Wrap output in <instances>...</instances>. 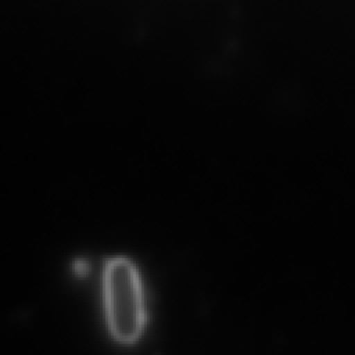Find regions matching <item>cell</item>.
I'll use <instances>...</instances> for the list:
<instances>
[{
    "instance_id": "obj_1",
    "label": "cell",
    "mask_w": 355,
    "mask_h": 355,
    "mask_svg": "<svg viewBox=\"0 0 355 355\" xmlns=\"http://www.w3.org/2000/svg\"><path fill=\"white\" fill-rule=\"evenodd\" d=\"M103 301L108 331L122 345L135 344L146 326V302L140 273L126 257L107 259L103 269Z\"/></svg>"
}]
</instances>
